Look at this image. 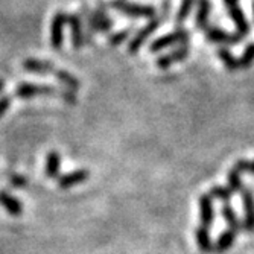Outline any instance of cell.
Returning <instances> with one entry per match:
<instances>
[{"instance_id":"6da1fadb","label":"cell","mask_w":254,"mask_h":254,"mask_svg":"<svg viewBox=\"0 0 254 254\" xmlns=\"http://www.w3.org/2000/svg\"><path fill=\"white\" fill-rule=\"evenodd\" d=\"M23 67L26 68L31 73H38V75H54L58 81H61L64 85H67L72 90H78L81 87V82L78 78H75L72 73H68L67 70L55 67L52 63L41 61L37 58H29L26 61H23Z\"/></svg>"},{"instance_id":"7a4b0ae2","label":"cell","mask_w":254,"mask_h":254,"mask_svg":"<svg viewBox=\"0 0 254 254\" xmlns=\"http://www.w3.org/2000/svg\"><path fill=\"white\" fill-rule=\"evenodd\" d=\"M15 96L20 99H31L35 96H55L60 98L68 104H75L76 96L72 91H64L58 90L51 85H37V84H28V82H21L15 88Z\"/></svg>"},{"instance_id":"3957f363","label":"cell","mask_w":254,"mask_h":254,"mask_svg":"<svg viewBox=\"0 0 254 254\" xmlns=\"http://www.w3.org/2000/svg\"><path fill=\"white\" fill-rule=\"evenodd\" d=\"M111 6L125 14V15H129V17H135V18H140V17H145V18H154L155 17V8L151 6V5H137V3H131V2H127V0H113L111 2Z\"/></svg>"},{"instance_id":"277c9868","label":"cell","mask_w":254,"mask_h":254,"mask_svg":"<svg viewBox=\"0 0 254 254\" xmlns=\"http://www.w3.org/2000/svg\"><path fill=\"white\" fill-rule=\"evenodd\" d=\"M178 43H184V44L189 43V31L188 29L180 28V29H175L169 34L163 35V37L155 38L149 46V52L157 54V52L163 51L166 48H171V46H175Z\"/></svg>"},{"instance_id":"5b68a950","label":"cell","mask_w":254,"mask_h":254,"mask_svg":"<svg viewBox=\"0 0 254 254\" xmlns=\"http://www.w3.org/2000/svg\"><path fill=\"white\" fill-rule=\"evenodd\" d=\"M84 14H85L90 37L93 35V32H108V31H111V28L114 25L113 18H110L107 15V12L99 9V8L95 12H90L84 8Z\"/></svg>"},{"instance_id":"8992f818","label":"cell","mask_w":254,"mask_h":254,"mask_svg":"<svg viewBox=\"0 0 254 254\" xmlns=\"http://www.w3.org/2000/svg\"><path fill=\"white\" fill-rule=\"evenodd\" d=\"M160 25H161V17H154V18H151V21H148V25L143 26L140 31H138V32L131 38V41H129V44H128V54L134 55V54H137L138 51H140V48L143 46V43L154 34V31H155Z\"/></svg>"},{"instance_id":"52a82bcc","label":"cell","mask_w":254,"mask_h":254,"mask_svg":"<svg viewBox=\"0 0 254 254\" xmlns=\"http://www.w3.org/2000/svg\"><path fill=\"white\" fill-rule=\"evenodd\" d=\"M242 196V205H244V221H242V230L247 233L254 232V193L251 188L244 186L239 192Z\"/></svg>"},{"instance_id":"ba28073f","label":"cell","mask_w":254,"mask_h":254,"mask_svg":"<svg viewBox=\"0 0 254 254\" xmlns=\"http://www.w3.org/2000/svg\"><path fill=\"white\" fill-rule=\"evenodd\" d=\"M65 25H67V14L63 11L57 12L52 18V25H51V44L55 51H60L63 48Z\"/></svg>"},{"instance_id":"9c48e42d","label":"cell","mask_w":254,"mask_h":254,"mask_svg":"<svg viewBox=\"0 0 254 254\" xmlns=\"http://www.w3.org/2000/svg\"><path fill=\"white\" fill-rule=\"evenodd\" d=\"M204 35L210 43H215V44H238L242 40V37L238 32L230 34L221 28L210 26V25L204 29Z\"/></svg>"},{"instance_id":"30bf717a","label":"cell","mask_w":254,"mask_h":254,"mask_svg":"<svg viewBox=\"0 0 254 254\" xmlns=\"http://www.w3.org/2000/svg\"><path fill=\"white\" fill-rule=\"evenodd\" d=\"M189 52H190L189 44H184V46H181V48L174 49L172 52H169V54H166V55L158 57V58L155 60V65H157L158 68H169V67H172L174 64L181 63V61L186 60L188 55H189Z\"/></svg>"},{"instance_id":"8fae6325","label":"cell","mask_w":254,"mask_h":254,"mask_svg":"<svg viewBox=\"0 0 254 254\" xmlns=\"http://www.w3.org/2000/svg\"><path fill=\"white\" fill-rule=\"evenodd\" d=\"M199 219H201V227L210 230L215 219V209H213V198L209 193H204L199 196Z\"/></svg>"},{"instance_id":"7c38bea8","label":"cell","mask_w":254,"mask_h":254,"mask_svg":"<svg viewBox=\"0 0 254 254\" xmlns=\"http://www.w3.org/2000/svg\"><path fill=\"white\" fill-rule=\"evenodd\" d=\"M67 25L70 26V34H72V46L73 49H81L84 46V34H82V23L81 17L78 14H70L67 15Z\"/></svg>"},{"instance_id":"4fadbf2b","label":"cell","mask_w":254,"mask_h":254,"mask_svg":"<svg viewBox=\"0 0 254 254\" xmlns=\"http://www.w3.org/2000/svg\"><path fill=\"white\" fill-rule=\"evenodd\" d=\"M227 11H228L230 18H232L233 23H235L236 32H238L242 38L247 37V35L250 34V31H251V26H250V23H248V18H247L245 12L239 8V5H238V6H233V8H228Z\"/></svg>"},{"instance_id":"5bb4252c","label":"cell","mask_w":254,"mask_h":254,"mask_svg":"<svg viewBox=\"0 0 254 254\" xmlns=\"http://www.w3.org/2000/svg\"><path fill=\"white\" fill-rule=\"evenodd\" d=\"M212 12V2L210 0H198L196 14H195V26L198 29H205L209 26V17Z\"/></svg>"},{"instance_id":"9a60e30c","label":"cell","mask_w":254,"mask_h":254,"mask_svg":"<svg viewBox=\"0 0 254 254\" xmlns=\"http://www.w3.org/2000/svg\"><path fill=\"white\" fill-rule=\"evenodd\" d=\"M88 177H90V172L87 169H78V171H73L70 174H65L63 177H60L58 184H60V188H63V189H68V188L76 186V184H81V183L87 181Z\"/></svg>"},{"instance_id":"2e32d148","label":"cell","mask_w":254,"mask_h":254,"mask_svg":"<svg viewBox=\"0 0 254 254\" xmlns=\"http://www.w3.org/2000/svg\"><path fill=\"white\" fill-rule=\"evenodd\" d=\"M221 213L225 219V222L228 224V230H232V232L235 233H239L242 232V222L239 221L236 212L232 205H230V202H224L222 207H221Z\"/></svg>"},{"instance_id":"e0dca14e","label":"cell","mask_w":254,"mask_h":254,"mask_svg":"<svg viewBox=\"0 0 254 254\" xmlns=\"http://www.w3.org/2000/svg\"><path fill=\"white\" fill-rule=\"evenodd\" d=\"M0 204H2V207L9 212L11 215H20L23 212V205L21 202L14 198L12 195H9L6 190H0Z\"/></svg>"},{"instance_id":"ac0fdd59","label":"cell","mask_w":254,"mask_h":254,"mask_svg":"<svg viewBox=\"0 0 254 254\" xmlns=\"http://www.w3.org/2000/svg\"><path fill=\"white\" fill-rule=\"evenodd\" d=\"M195 238H196V244L199 247V250L202 253H210L213 250V244H212V238H210V230L205 227H198L195 232Z\"/></svg>"},{"instance_id":"d6986e66","label":"cell","mask_w":254,"mask_h":254,"mask_svg":"<svg viewBox=\"0 0 254 254\" xmlns=\"http://www.w3.org/2000/svg\"><path fill=\"white\" fill-rule=\"evenodd\" d=\"M236 236H238V233L232 232V230H227V232H224L222 235L218 236V239H216V242L213 245V251H216L219 254L224 253V251H227L230 247L235 244Z\"/></svg>"},{"instance_id":"ffe728a7","label":"cell","mask_w":254,"mask_h":254,"mask_svg":"<svg viewBox=\"0 0 254 254\" xmlns=\"http://www.w3.org/2000/svg\"><path fill=\"white\" fill-rule=\"evenodd\" d=\"M60 163H61V157L57 151H51L46 157V175L55 178L58 177L60 172Z\"/></svg>"},{"instance_id":"44dd1931","label":"cell","mask_w":254,"mask_h":254,"mask_svg":"<svg viewBox=\"0 0 254 254\" xmlns=\"http://www.w3.org/2000/svg\"><path fill=\"white\" fill-rule=\"evenodd\" d=\"M218 57H219V60L224 63V65L228 68L230 72H236V70H239V58H236L228 49L219 48V49H218Z\"/></svg>"},{"instance_id":"7402d4cb","label":"cell","mask_w":254,"mask_h":254,"mask_svg":"<svg viewBox=\"0 0 254 254\" xmlns=\"http://www.w3.org/2000/svg\"><path fill=\"white\" fill-rule=\"evenodd\" d=\"M228 186L227 189L232 192V195H236L242 190L244 184H242V178H241V174L236 171V169H232L228 172Z\"/></svg>"},{"instance_id":"603a6c76","label":"cell","mask_w":254,"mask_h":254,"mask_svg":"<svg viewBox=\"0 0 254 254\" xmlns=\"http://www.w3.org/2000/svg\"><path fill=\"white\" fill-rule=\"evenodd\" d=\"M196 0H181V3H180V8L177 11V15H175V20L178 25H181V23H184V20H186L193 8Z\"/></svg>"},{"instance_id":"cb8c5ba5","label":"cell","mask_w":254,"mask_h":254,"mask_svg":"<svg viewBox=\"0 0 254 254\" xmlns=\"http://www.w3.org/2000/svg\"><path fill=\"white\" fill-rule=\"evenodd\" d=\"M254 64V41L248 43L239 58V68H248Z\"/></svg>"},{"instance_id":"d4e9b609","label":"cell","mask_w":254,"mask_h":254,"mask_svg":"<svg viewBox=\"0 0 254 254\" xmlns=\"http://www.w3.org/2000/svg\"><path fill=\"white\" fill-rule=\"evenodd\" d=\"M209 195L212 198H216V199H221L222 202H230V198H232V192H230L227 188H222V186H215L210 189Z\"/></svg>"},{"instance_id":"484cf974","label":"cell","mask_w":254,"mask_h":254,"mask_svg":"<svg viewBox=\"0 0 254 254\" xmlns=\"http://www.w3.org/2000/svg\"><path fill=\"white\" fill-rule=\"evenodd\" d=\"M239 174H250L254 175V160H239L238 163L233 166Z\"/></svg>"},{"instance_id":"4316f807","label":"cell","mask_w":254,"mask_h":254,"mask_svg":"<svg viewBox=\"0 0 254 254\" xmlns=\"http://www.w3.org/2000/svg\"><path fill=\"white\" fill-rule=\"evenodd\" d=\"M129 34H131V29H124V31H119V32H114V34H111V35L108 37V43H110L111 46H119V44H122L125 40H128Z\"/></svg>"},{"instance_id":"83f0119b","label":"cell","mask_w":254,"mask_h":254,"mask_svg":"<svg viewBox=\"0 0 254 254\" xmlns=\"http://www.w3.org/2000/svg\"><path fill=\"white\" fill-rule=\"evenodd\" d=\"M11 96H2V99H0V116H3L8 111V108L11 107Z\"/></svg>"},{"instance_id":"f1b7e54d","label":"cell","mask_w":254,"mask_h":254,"mask_svg":"<svg viewBox=\"0 0 254 254\" xmlns=\"http://www.w3.org/2000/svg\"><path fill=\"white\" fill-rule=\"evenodd\" d=\"M11 184H12V186L23 188V186H26L28 181H26L25 177H21V175H14V177H11Z\"/></svg>"},{"instance_id":"f546056e","label":"cell","mask_w":254,"mask_h":254,"mask_svg":"<svg viewBox=\"0 0 254 254\" xmlns=\"http://www.w3.org/2000/svg\"><path fill=\"white\" fill-rule=\"evenodd\" d=\"M222 2H224V5H225V8H227V9L239 5V0H222Z\"/></svg>"},{"instance_id":"4dcf8cb0","label":"cell","mask_w":254,"mask_h":254,"mask_svg":"<svg viewBox=\"0 0 254 254\" xmlns=\"http://www.w3.org/2000/svg\"><path fill=\"white\" fill-rule=\"evenodd\" d=\"M5 88V81L3 79H0V91H2Z\"/></svg>"},{"instance_id":"1f68e13d","label":"cell","mask_w":254,"mask_h":254,"mask_svg":"<svg viewBox=\"0 0 254 254\" xmlns=\"http://www.w3.org/2000/svg\"><path fill=\"white\" fill-rule=\"evenodd\" d=\"M253 17H254V0H253Z\"/></svg>"}]
</instances>
